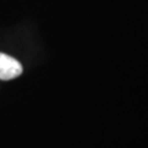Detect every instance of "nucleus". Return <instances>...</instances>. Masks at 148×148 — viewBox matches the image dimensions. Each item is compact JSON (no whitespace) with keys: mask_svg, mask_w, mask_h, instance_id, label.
I'll return each instance as SVG.
<instances>
[{"mask_svg":"<svg viewBox=\"0 0 148 148\" xmlns=\"http://www.w3.org/2000/svg\"><path fill=\"white\" fill-rule=\"evenodd\" d=\"M22 66L17 59L5 53H0V79L11 80L22 74Z\"/></svg>","mask_w":148,"mask_h":148,"instance_id":"f257e3e1","label":"nucleus"}]
</instances>
